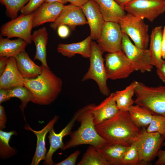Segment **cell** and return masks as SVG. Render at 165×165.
I'll return each mask as SVG.
<instances>
[{"label":"cell","mask_w":165,"mask_h":165,"mask_svg":"<svg viewBox=\"0 0 165 165\" xmlns=\"http://www.w3.org/2000/svg\"><path fill=\"white\" fill-rule=\"evenodd\" d=\"M114 0L119 5L123 7L132 0Z\"/></svg>","instance_id":"bcb514c9"},{"label":"cell","mask_w":165,"mask_h":165,"mask_svg":"<svg viewBox=\"0 0 165 165\" xmlns=\"http://www.w3.org/2000/svg\"><path fill=\"white\" fill-rule=\"evenodd\" d=\"M92 40L89 35L80 42L68 44L60 43L58 45L57 51L62 56L69 58L79 54L83 57L89 58L91 54Z\"/></svg>","instance_id":"ffe728a7"},{"label":"cell","mask_w":165,"mask_h":165,"mask_svg":"<svg viewBox=\"0 0 165 165\" xmlns=\"http://www.w3.org/2000/svg\"><path fill=\"white\" fill-rule=\"evenodd\" d=\"M80 152L77 150L71 154L67 158L63 160L54 164V165H75L76 162Z\"/></svg>","instance_id":"d590c367"},{"label":"cell","mask_w":165,"mask_h":165,"mask_svg":"<svg viewBox=\"0 0 165 165\" xmlns=\"http://www.w3.org/2000/svg\"><path fill=\"white\" fill-rule=\"evenodd\" d=\"M138 82L134 81L124 90L114 93L117 106L119 110L128 111L129 108L134 103L133 97Z\"/></svg>","instance_id":"4316f807"},{"label":"cell","mask_w":165,"mask_h":165,"mask_svg":"<svg viewBox=\"0 0 165 165\" xmlns=\"http://www.w3.org/2000/svg\"><path fill=\"white\" fill-rule=\"evenodd\" d=\"M91 109L95 126L114 116L119 110L117 106L114 93L110 94L98 105L92 104Z\"/></svg>","instance_id":"ac0fdd59"},{"label":"cell","mask_w":165,"mask_h":165,"mask_svg":"<svg viewBox=\"0 0 165 165\" xmlns=\"http://www.w3.org/2000/svg\"><path fill=\"white\" fill-rule=\"evenodd\" d=\"M122 49L132 63L135 71L141 73L152 71L153 66L149 50L138 48L131 42L129 36L123 33Z\"/></svg>","instance_id":"8fae6325"},{"label":"cell","mask_w":165,"mask_h":165,"mask_svg":"<svg viewBox=\"0 0 165 165\" xmlns=\"http://www.w3.org/2000/svg\"><path fill=\"white\" fill-rule=\"evenodd\" d=\"M8 58L4 56H0V75L3 73L6 68Z\"/></svg>","instance_id":"b9f144b4"},{"label":"cell","mask_w":165,"mask_h":165,"mask_svg":"<svg viewBox=\"0 0 165 165\" xmlns=\"http://www.w3.org/2000/svg\"><path fill=\"white\" fill-rule=\"evenodd\" d=\"M123 33L118 23L105 22L97 44L104 53H112L122 50Z\"/></svg>","instance_id":"7c38bea8"},{"label":"cell","mask_w":165,"mask_h":165,"mask_svg":"<svg viewBox=\"0 0 165 165\" xmlns=\"http://www.w3.org/2000/svg\"><path fill=\"white\" fill-rule=\"evenodd\" d=\"M146 130L148 132H157L165 136V117L153 115Z\"/></svg>","instance_id":"836d02e7"},{"label":"cell","mask_w":165,"mask_h":165,"mask_svg":"<svg viewBox=\"0 0 165 165\" xmlns=\"http://www.w3.org/2000/svg\"><path fill=\"white\" fill-rule=\"evenodd\" d=\"M78 165H109L98 148L90 145Z\"/></svg>","instance_id":"f1b7e54d"},{"label":"cell","mask_w":165,"mask_h":165,"mask_svg":"<svg viewBox=\"0 0 165 165\" xmlns=\"http://www.w3.org/2000/svg\"><path fill=\"white\" fill-rule=\"evenodd\" d=\"M139 157L137 148L131 144L127 146L122 160L120 165H137L139 164Z\"/></svg>","instance_id":"d6a6232c"},{"label":"cell","mask_w":165,"mask_h":165,"mask_svg":"<svg viewBox=\"0 0 165 165\" xmlns=\"http://www.w3.org/2000/svg\"><path fill=\"white\" fill-rule=\"evenodd\" d=\"M96 130L109 143L129 146L140 129L131 120L128 111L119 110L114 116L95 126Z\"/></svg>","instance_id":"6da1fadb"},{"label":"cell","mask_w":165,"mask_h":165,"mask_svg":"<svg viewBox=\"0 0 165 165\" xmlns=\"http://www.w3.org/2000/svg\"><path fill=\"white\" fill-rule=\"evenodd\" d=\"M98 4L105 22L118 23L126 15L123 6L114 0H94Z\"/></svg>","instance_id":"44dd1931"},{"label":"cell","mask_w":165,"mask_h":165,"mask_svg":"<svg viewBox=\"0 0 165 165\" xmlns=\"http://www.w3.org/2000/svg\"><path fill=\"white\" fill-rule=\"evenodd\" d=\"M162 26H158L152 30L150 37L149 49L152 64L156 68L163 61L161 55V42L163 33Z\"/></svg>","instance_id":"cb8c5ba5"},{"label":"cell","mask_w":165,"mask_h":165,"mask_svg":"<svg viewBox=\"0 0 165 165\" xmlns=\"http://www.w3.org/2000/svg\"><path fill=\"white\" fill-rule=\"evenodd\" d=\"M131 119L139 128L147 127L151 122L153 115L147 109L138 105H132L128 111Z\"/></svg>","instance_id":"83f0119b"},{"label":"cell","mask_w":165,"mask_h":165,"mask_svg":"<svg viewBox=\"0 0 165 165\" xmlns=\"http://www.w3.org/2000/svg\"><path fill=\"white\" fill-rule=\"evenodd\" d=\"M80 112L79 109L76 112L70 121L65 127L59 133H56L52 127L49 132L48 136L50 147L48 152L46 154L44 161L43 163L44 165H53L54 163L53 162L52 157L53 153L59 148H62L64 144L63 142V138L65 136L70 135L72 129L77 119Z\"/></svg>","instance_id":"9a60e30c"},{"label":"cell","mask_w":165,"mask_h":165,"mask_svg":"<svg viewBox=\"0 0 165 165\" xmlns=\"http://www.w3.org/2000/svg\"><path fill=\"white\" fill-rule=\"evenodd\" d=\"M34 15V12L28 14H21L3 24L0 28L1 35L9 38L17 37L31 44Z\"/></svg>","instance_id":"ba28073f"},{"label":"cell","mask_w":165,"mask_h":165,"mask_svg":"<svg viewBox=\"0 0 165 165\" xmlns=\"http://www.w3.org/2000/svg\"><path fill=\"white\" fill-rule=\"evenodd\" d=\"M91 105H89L79 109L77 121L80 123V126L76 130L71 132L69 135L70 139L64 144L61 150L82 145H89L99 148L108 143L96 130Z\"/></svg>","instance_id":"3957f363"},{"label":"cell","mask_w":165,"mask_h":165,"mask_svg":"<svg viewBox=\"0 0 165 165\" xmlns=\"http://www.w3.org/2000/svg\"><path fill=\"white\" fill-rule=\"evenodd\" d=\"M30 0H0L1 4L5 6L7 16L11 19L18 16V13Z\"/></svg>","instance_id":"1f68e13d"},{"label":"cell","mask_w":165,"mask_h":165,"mask_svg":"<svg viewBox=\"0 0 165 165\" xmlns=\"http://www.w3.org/2000/svg\"><path fill=\"white\" fill-rule=\"evenodd\" d=\"M103 52L95 42L92 41L91 54L89 58L90 65L87 72L81 80L85 81L91 79L97 84L100 93L103 95L108 96L110 91L107 85L108 79L104 64Z\"/></svg>","instance_id":"8992f818"},{"label":"cell","mask_w":165,"mask_h":165,"mask_svg":"<svg viewBox=\"0 0 165 165\" xmlns=\"http://www.w3.org/2000/svg\"><path fill=\"white\" fill-rule=\"evenodd\" d=\"M1 35L0 38V56L8 58L14 57L21 52L25 51L28 43L20 38L10 40L9 38H3Z\"/></svg>","instance_id":"d4e9b609"},{"label":"cell","mask_w":165,"mask_h":165,"mask_svg":"<svg viewBox=\"0 0 165 165\" xmlns=\"http://www.w3.org/2000/svg\"><path fill=\"white\" fill-rule=\"evenodd\" d=\"M165 146V142H163L161 146Z\"/></svg>","instance_id":"7dc6e473"},{"label":"cell","mask_w":165,"mask_h":165,"mask_svg":"<svg viewBox=\"0 0 165 165\" xmlns=\"http://www.w3.org/2000/svg\"><path fill=\"white\" fill-rule=\"evenodd\" d=\"M59 116H55L48 124L42 130L36 131L32 129L28 124L24 127L25 130L32 132L36 136L37 142L35 152L32 158L31 165H38L42 160H44L46 155L45 146V138L47 134L49 132L57 122Z\"/></svg>","instance_id":"d6986e66"},{"label":"cell","mask_w":165,"mask_h":165,"mask_svg":"<svg viewBox=\"0 0 165 165\" xmlns=\"http://www.w3.org/2000/svg\"><path fill=\"white\" fill-rule=\"evenodd\" d=\"M104 60L108 79H125L135 71L132 63L122 50L108 53Z\"/></svg>","instance_id":"9c48e42d"},{"label":"cell","mask_w":165,"mask_h":165,"mask_svg":"<svg viewBox=\"0 0 165 165\" xmlns=\"http://www.w3.org/2000/svg\"><path fill=\"white\" fill-rule=\"evenodd\" d=\"M7 117L4 107L0 105V130H3L6 128V124Z\"/></svg>","instance_id":"74e56055"},{"label":"cell","mask_w":165,"mask_h":165,"mask_svg":"<svg viewBox=\"0 0 165 165\" xmlns=\"http://www.w3.org/2000/svg\"><path fill=\"white\" fill-rule=\"evenodd\" d=\"M45 2L50 3L54 2H58L62 4H66L67 2V0H45Z\"/></svg>","instance_id":"f6af8a7d"},{"label":"cell","mask_w":165,"mask_h":165,"mask_svg":"<svg viewBox=\"0 0 165 165\" xmlns=\"http://www.w3.org/2000/svg\"><path fill=\"white\" fill-rule=\"evenodd\" d=\"M88 24L81 7L71 4L65 6L61 12L50 27L54 31L62 25L68 26L71 31L75 29L77 26Z\"/></svg>","instance_id":"4fadbf2b"},{"label":"cell","mask_w":165,"mask_h":165,"mask_svg":"<svg viewBox=\"0 0 165 165\" xmlns=\"http://www.w3.org/2000/svg\"><path fill=\"white\" fill-rule=\"evenodd\" d=\"M161 55L162 58L165 59V25L163 29L161 42Z\"/></svg>","instance_id":"ee69618b"},{"label":"cell","mask_w":165,"mask_h":165,"mask_svg":"<svg viewBox=\"0 0 165 165\" xmlns=\"http://www.w3.org/2000/svg\"><path fill=\"white\" fill-rule=\"evenodd\" d=\"M48 38V33L45 27L34 31L31 35V40L34 42L36 49L34 60L39 61L42 65L47 68H49L46 59Z\"/></svg>","instance_id":"603a6c76"},{"label":"cell","mask_w":165,"mask_h":165,"mask_svg":"<svg viewBox=\"0 0 165 165\" xmlns=\"http://www.w3.org/2000/svg\"><path fill=\"white\" fill-rule=\"evenodd\" d=\"M42 71L37 77L24 79V86L32 93L34 98L31 101L40 105H49L54 101L61 93L62 81L50 70L41 65Z\"/></svg>","instance_id":"7a4b0ae2"},{"label":"cell","mask_w":165,"mask_h":165,"mask_svg":"<svg viewBox=\"0 0 165 165\" xmlns=\"http://www.w3.org/2000/svg\"><path fill=\"white\" fill-rule=\"evenodd\" d=\"M90 31L92 40H97L100 36L105 22L98 4L94 0L88 2L81 7Z\"/></svg>","instance_id":"5bb4252c"},{"label":"cell","mask_w":165,"mask_h":165,"mask_svg":"<svg viewBox=\"0 0 165 165\" xmlns=\"http://www.w3.org/2000/svg\"><path fill=\"white\" fill-rule=\"evenodd\" d=\"M58 35L61 38H65L69 35L70 30L69 27L65 25H62L58 27L57 29Z\"/></svg>","instance_id":"8d00e7d4"},{"label":"cell","mask_w":165,"mask_h":165,"mask_svg":"<svg viewBox=\"0 0 165 165\" xmlns=\"http://www.w3.org/2000/svg\"><path fill=\"white\" fill-rule=\"evenodd\" d=\"M10 96L12 97H17L21 101V105L19 108L24 115V109L30 101L33 99L34 96L32 92L24 86L16 87L12 89H8Z\"/></svg>","instance_id":"4dcf8cb0"},{"label":"cell","mask_w":165,"mask_h":165,"mask_svg":"<svg viewBox=\"0 0 165 165\" xmlns=\"http://www.w3.org/2000/svg\"><path fill=\"white\" fill-rule=\"evenodd\" d=\"M11 97L8 89H0V104L2 102L9 100Z\"/></svg>","instance_id":"60d3db41"},{"label":"cell","mask_w":165,"mask_h":165,"mask_svg":"<svg viewBox=\"0 0 165 165\" xmlns=\"http://www.w3.org/2000/svg\"><path fill=\"white\" fill-rule=\"evenodd\" d=\"M134 103L149 111L153 115L165 117V85L148 86L138 82Z\"/></svg>","instance_id":"277c9868"},{"label":"cell","mask_w":165,"mask_h":165,"mask_svg":"<svg viewBox=\"0 0 165 165\" xmlns=\"http://www.w3.org/2000/svg\"><path fill=\"white\" fill-rule=\"evenodd\" d=\"M127 147L121 144L108 143L99 149L109 165H120Z\"/></svg>","instance_id":"484cf974"},{"label":"cell","mask_w":165,"mask_h":165,"mask_svg":"<svg viewBox=\"0 0 165 165\" xmlns=\"http://www.w3.org/2000/svg\"><path fill=\"white\" fill-rule=\"evenodd\" d=\"M123 7L127 13L152 22L165 12V0H132Z\"/></svg>","instance_id":"30bf717a"},{"label":"cell","mask_w":165,"mask_h":165,"mask_svg":"<svg viewBox=\"0 0 165 165\" xmlns=\"http://www.w3.org/2000/svg\"><path fill=\"white\" fill-rule=\"evenodd\" d=\"M13 135H17L15 130L7 132L0 130V157L2 159L9 158L16 154L15 148L11 147L9 144L11 137Z\"/></svg>","instance_id":"f546056e"},{"label":"cell","mask_w":165,"mask_h":165,"mask_svg":"<svg viewBox=\"0 0 165 165\" xmlns=\"http://www.w3.org/2000/svg\"><path fill=\"white\" fill-rule=\"evenodd\" d=\"M19 70L14 57L9 58L6 68L0 77V89H12L24 86V79Z\"/></svg>","instance_id":"e0dca14e"},{"label":"cell","mask_w":165,"mask_h":165,"mask_svg":"<svg viewBox=\"0 0 165 165\" xmlns=\"http://www.w3.org/2000/svg\"><path fill=\"white\" fill-rule=\"evenodd\" d=\"M65 6L58 2H43L34 12L33 27H38L47 22L51 23L54 22Z\"/></svg>","instance_id":"2e32d148"},{"label":"cell","mask_w":165,"mask_h":165,"mask_svg":"<svg viewBox=\"0 0 165 165\" xmlns=\"http://www.w3.org/2000/svg\"><path fill=\"white\" fill-rule=\"evenodd\" d=\"M90 0H67V2L72 5L81 7Z\"/></svg>","instance_id":"7bdbcfd3"},{"label":"cell","mask_w":165,"mask_h":165,"mask_svg":"<svg viewBox=\"0 0 165 165\" xmlns=\"http://www.w3.org/2000/svg\"><path fill=\"white\" fill-rule=\"evenodd\" d=\"M156 156L157 157L158 159L155 163L156 165H165V150L160 149L157 154Z\"/></svg>","instance_id":"ab89813d"},{"label":"cell","mask_w":165,"mask_h":165,"mask_svg":"<svg viewBox=\"0 0 165 165\" xmlns=\"http://www.w3.org/2000/svg\"><path fill=\"white\" fill-rule=\"evenodd\" d=\"M165 139V136L158 132H148L145 128H141L131 142L138 152L139 165H146L153 160Z\"/></svg>","instance_id":"5b68a950"},{"label":"cell","mask_w":165,"mask_h":165,"mask_svg":"<svg viewBox=\"0 0 165 165\" xmlns=\"http://www.w3.org/2000/svg\"><path fill=\"white\" fill-rule=\"evenodd\" d=\"M14 57L18 69L24 78H35L41 74V66L36 64L25 51L20 52Z\"/></svg>","instance_id":"7402d4cb"},{"label":"cell","mask_w":165,"mask_h":165,"mask_svg":"<svg viewBox=\"0 0 165 165\" xmlns=\"http://www.w3.org/2000/svg\"><path fill=\"white\" fill-rule=\"evenodd\" d=\"M156 74L159 78L165 84V60L157 68Z\"/></svg>","instance_id":"f35d334b"},{"label":"cell","mask_w":165,"mask_h":165,"mask_svg":"<svg viewBox=\"0 0 165 165\" xmlns=\"http://www.w3.org/2000/svg\"><path fill=\"white\" fill-rule=\"evenodd\" d=\"M44 1L45 0H30L20 12L21 14H30L34 12Z\"/></svg>","instance_id":"e575fe53"},{"label":"cell","mask_w":165,"mask_h":165,"mask_svg":"<svg viewBox=\"0 0 165 165\" xmlns=\"http://www.w3.org/2000/svg\"><path fill=\"white\" fill-rule=\"evenodd\" d=\"M122 33L130 37L138 48L147 49L150 41L149 26L144 18L127 13L118 22Z\"/></svg>","instance_id":"52a82bcc"}]
</instances>
